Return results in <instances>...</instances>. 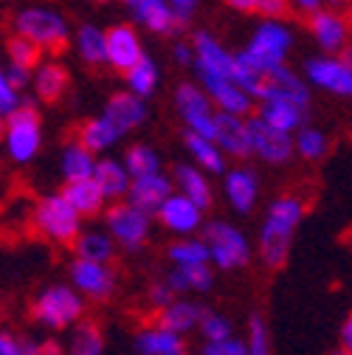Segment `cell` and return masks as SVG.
I'll return each instance as SVG.
<instances>
[{
	"label": "cell",
	"mask_w": 352,
	"mask_h": 355,
	"mask_svg": "<svg viewBox=\"0 0 352 355\" xmlns=\"http://www.w3.org/2000/svg\"><path fill=\"white\" fill-rule=\"evenodd\" d=\"M304 217V203L293 195L276 198L262 220L259 229V257L268 268H282L290 257V245H293V234Z\"/></svg>",
	"instance_id": "1"
},
{
	"label": "cell",
	"mask_w": 352,
	"mask_h": 355,
	"mask_svg": "<svg viewBox=\"0 0 352 355\" xmlns=\"http://www.w3.org/2000/svg\"><path fill=\"white\" fill-rule=\"evenodd\" d=\"M31 220L39 234H46L49 240L62 243V245H68V243L73 245V240L82 234V214L73 209V203L62 192L39 198Z\"/></svg>",
	"instance_id": "2"
},
{
	"label": "cell",
	"mask_w": 352,
	"mask_h": 355,
	"mask_svg": "<svg viewBox=\"0 0 352 355\" xmlns=\"http://www.w3.org/2000/svg\"><path fill=\"white\" fill-rule=\"evenodd\" d=\"M82 310H85V302H82L76 288L51 285L34 299L31 316L46 330H65V327H73L82 319Z\"/></svg>",
	"instance_id": "3"
},
{
	"label": "cell",
	"mask_w": 352,
	"mask_h": 355,
	"mask_svg": "<svg viewBox=\"0 0 352 355\" xmlns=\"http://www.w3.org/2000/svg\"><path fill=\"white\" fill-rule=\"evenodd\" d=\"M203 240L209 245L211 262L220 271H237L251 259V245L245 234L237 226L226 223V220H209V223H203Z\"/></svg>",
	"instance_id": "4"
},
{
	"label": "cell",
	"mask_w": 352,
	"mask_h": 355,
	"mask_svg": "<svg viewBox=\"0 0 352 355\" xmlns=\"http://www.w3.org/2000/svg\"><path fill=\"white\" fill-rule=\"evenodd\" d=\"M293 46V34L290 28H285L279 20H268L262 23L254 34V40L248 42V49L243 51L262 73H268L279 65H285V57Z\"/></svg>",
	"instance_id": "5"
},
{
	"label": "cell",
	"mask_w": 352,
	"mask_h": 355,
	"mask_svg": "<svg viewBox=\"0 0 352 355\" xmlns=\"http://www.w3.org/2000/svg\"><path fill=\"white\" fill-rule=\"evenodd\" d=\"M105 223H107V232L116 237V243L124 251H139L150 237V214L141 211L139 206H133L130 200L113 203L105 211Z\"/></svg>",
	"instance_id": "6"
},
{
	"label": "cell",
	"mask_w": 352,
	"mask_h": 355,
	"mask_svg": "<svg viewBox=\"0 0 352 355\" xmlns=\"http://www.w3.org/2000/svg\"><path fill=\"white\" fill-rule=\"evenodd\" d=\"M307 82L319 91H327L341 99H352V62L341 54H324L304 62Z\"/></svg>",
	"instance_id": "7"
},
{
	"label": "cell",
	"mask_w": 352,
	"mask_h": 355,
	"mask_svg": "<svg viewBox=\"0 0 352 355\" xmlns=\"http://www.w3.org/2000/svg\"><path fill=\"white\" fill-rule=\"evenodd\" d=\"M6 144H9V155L17 164H26L37 155V150H39V113H37L34 102H23L9 116Z\"/></svg>",
	"instance_id": "8"
},
{
	"label": "cell",
	"mask_w": 352,
	"mask_h": 355,
	"mask_svg": "<svg viewBox=\"0 0 352 355\" xmlns=\"http://www.w3.org/2000/svg\"><path fill=\"white\" fill-rule=\"evenodd\" d=\"M248 132H251V144H254V155L265 164H288L296 153V139L290 132H282L276 127H271L259 113L248 116Z\"/></svg>",
	"instance_id": "9"
},
{
	"label": "cell",
	"mask_w": 352,
	"mask_h": 355,
	"mask_svg": "<svg viewBox=\"0 0 352 355\" xmlns=\"http://www.w3.org/2000/svg\"><path fill=\"white\" fill-rule=\"evenodd\" d=\"M17 31L26 34L28 40H34L42 51L51 54H62L68 49V31L65 23L54 15V12H39V9H28L17 17Z\"/></svg>",
	"instance_id": "10"
},
{
	"label": "cell",
	"mask_w": 352,
	"mask_h": 355,
	"mask_svg": "<svg viewBox=\"0 0 352 355\" xmlns=\"http://www.w3.org/2000/svg\"><path fill=\"white\" fill-rule=\"evenodd\" d=\"M307 28L324 54H344V49L352 42V20L338 9H319L307 15Z\"/></svg>",
	"instance_id": "11"
},
{
	"label": "cell",
	"mask_w": 352,
	"mask_h": 355,
	"mask_svg": "<svg viewBox=\"0 0 352 355\" xmlns=\"http://www.w3.org/2000/svg\"><path fill=\"white\" fill-rule=\"evenodd\" d=\"M175 105H178V113L192 132H200L206 139L217 136V113L211 110L214 102L197 85H181L175 94Z\"/></svg>",
	"instance_id": "12"
},
{
	"label": "cell",
	"mask_w": 352,
	"mask_h": 355,
	"mask_svg": "<svg viewBox=\"0 0 352 355\" xmlns=\"http://www.w3.org/2000/svg\"><path fill=\"white\" fill-rule=\"evenodd\" d=\"M197 76L203 82V91L211 96V102L220 110H229V113H237V116H248L254 110V96L245 91L243 85H237L231 76L209 71V68H197Z\"/></svg>",
	"instance_id": "13"
},
{
	"label": "cell",
	"mask_w": 352,
	"mask_h": 355,
	"mask_svg": "<svg viewBox=\"0 0 352 355\" xmlns=\"http://www.w3.org/2000/svg\"><path fill=\"white\" fill-rule=\"evenodd\" d=\"M203 211L192 198H186L184 192L178 195H169L164 200V206L158 209V220H161V226L169 229L172 234H178V237H189L195 234L197 229H203Z\"/></svg>",
	"instance_id": "14"
},
{
	"label": "cell",
	"mask_w": 352,
	"mask_h": 355,
	"mask_svg": "<svg viewBox=\"0 0 352 355\" xmlns=\"http://www.w3.org/2000/svg\"><path fill=\"white\" fill-rule=\"evenodd\" d=\"M71 282L79 293L91 299H110L116 291V274L107 268V262H94V259H73L71 265Z\"/></svg>",
	"instance_id": "15"
},
{
	"label": "cell",
	"mask_w": 352,
	"mask_h": 355,
	"mask_svg": "<svg viewBox=\"0 0 352 355\" xmlns=\"http://www.w3.org/2000/svg\"><path fill=\"white\" fill-rule=\"evenodd\" d=\"M256 99L259 102L262 99H285V102H296V105L310 107V85L304 79H299L293 71H288L285 65H279V68L265 73Z\"/></svg>",
	"instance_id": "16"
},
{
	"label": "cell",
	"mask_w": 352,
	"mask_h": 355,
	"mask_svg": "<svg viewBox=\"0 0 352 355\" xmlns=\"http://www.w3.org/2000/svg\"><path fill=\"white\" fill-rule=\"evenodd\" d=\"M214 141L223 147L226 155L234 158H248L254 155V144H251V132H248V119L229 113V110H220L217 113V136Z\"/></svg>",
	"instance_id": "17"
},
{
	"label": "cell",
	"mask_w": 352,
	"mask_h": 355,
	"mask_svg": "<svg viewBox=\"0 0 352 355\" xmlns=\"http://www.w3.org/2000/svg\"><path fill=\"white\" fill-rule=\"evenodd\" d=\"M105 37H107V62H110L116 71L127 73L130 68H133V65L144 57V54H141L139 34H136V28H133V26L118 23V26L107 28V31H105Z\"/></svg>",
	"instance_id": "18"
},
{
	"label": "cell",
	"mask_w": 352,
	"mask_h": 355,
	"mask_svg": "<svg viewBox=\"0 0 352 355\" xmlns=\"http://www.w3.org/2000/svg\"><path fill=\"white\" fill-rule=\"evenodd\" d=\"M169 195H172V181L161 172H152L144 178H133V187L127 192V200L147 214H158V209L164 206V200Z\"/></svg>",
	"instance_id": "19"
},
{
	"label": "cell",
	"mask_w": 352,
	"mask_h": 355,
	"mask_svg": "<svg viewBox=\"0 0 352 355\" xmlns=\"http://www.w3.org/2000/svg\"><path fill=\"white\" fill-rule=\"evenodd\" d=\"M256 198H259V178L254 169L237 166V169L226 172V200L231 203L234 211L248 214L254 209Z\"/></svg>",
	"instance_id": "20"
},
{
	"label": "cell",
	"mask_w": 352,
	"mask_h": 355,
	"mask_svg": "<svg viewBox=\"0 0 352 355\" xmlns=\"http://www.w3.org/2000/svg\"><path fill=\"white\" fill-rule=\"evenodd\" d=\"M144 96L139 94H113L107 99V107H105V119H110L116 124V130L121 132H130V130H136L144 119H147V105L141 102Z\"/></svg>",
	"instance_id": "21"
},
{
	"label": "cell",
	"mask_w": 352,
	"mask_h": 355,
	"mask_svg": "<svg viewBox=\"0 0 352 355\" xmlns=\"http://www.w3.org/2000/svg\"><path fill=\"white\" fill-rule=\"evenodd\" d=\"M256 113L265 119L271 127H276L282 132H290L293 136V132H299L307 124V113H310V107L296 105V102H285V99H262Z\"/></svg>",
	"instance_id": "22"
},
{
	"label": "cell",
	"mask_w": 352,
	"mask_h": 355,
	"mask_svg": "<svg viewBox=\"0 0 352 355\" xmlns=\"http://www.w3.org/2000/svg\"><path fill=\"white\" fill-rule=\"evenodd\" d=\"M209 313V307L189 302V299H175L172 304H166L164 310H158V324L172 330V333H189L195 327H200L203 316Z\"/></svg>",
	"instance_id": "23"
},
{
	"label": "cell",
	"mask_w": 352,
	"mask_h": 355,
	"mask_svg": "<svg viewBox=\"0 0 352 355\" xmlns=\"http://www.w3.org/2000/svg\"><path fill=\"white\" fill-rule=\"evenodd\" d=\"M136 355H189L181 333H172L166 327H147L133 341Z\"/></svg>",
	"instance_id": "24"
},
{
	"label": "cell",
	"mask_w": 352,
	"mask_h": 355,
	"mask_svg": "<svg viewBox=\"0 0 352 355\" xmlns=\"http://www.w3.org/2000/svg\"><path fill=\"white\" fill-rule=\"evenodd\" d=\"M195 62L197 68H209L234 79V54H229L211 34H195Z\"/></svg>",
	"instance_id": "25"
},
{
	"label": "cell",
	"mask_w": 352,
	"mask_h": 355,
	"mask_svg": "<svg viewBox=\"0 0 352 355\" xmlns=\"http://www.w3.org/2000/svg\"><path fill=\"white\" fill-rule=\"evenodd\" d=\"M62 195L73 203V209L82 217H96L105 209V200H107L94 178H85V181H65Z\"/></svg>",
	"instance_id": "26"
},
{
	"label": "cell",
	"mask_w": 352,
	"mask_h": 355,
	"mask_svg": "<svg viewBox=\"0 0 352 355\" xmlns=\"http://www.w3.org/2000/svg\"><path fill=\"white\" fill-rule=\"evenodd\" d=\"M94 181L99 184V189L105 192L107 200H118V198H127L130 187H133V175H130V169L124 164L105 158V161L96 164Z\"/></svg>",
	"instance_id": "27"
},
{
	"label": "cell",
	"mask_w": 352,
	"mask_h": 355,
	"mask_svg": "<svg viewBox=\"0 0 352 355\" xmlns=\"http://www.w3.org/2000/svg\"><path fill=\"white\" fill-rule=\"evenodd\" d=\"M166 282L175 288V293H186V291H209L214 282L211 265L209 262H195V265H175L166 274Z\"/></svg>",
	"instance_id": "28"
},
{
	"label": "cell",
	"mask_w": 352,
	"mask_h": 355,
	"mask_svg": "<svg viewBox=\"0 0 352 355\" xmlns=\"http://www.w3.org/2000/svg\"><path fill=\"white\" fill-rule=\"evenodd\" d=\"M184 141H186V150L192 153V158L197 161L200 169H206L211 175H223L226 172V153L214 139H206V136H200V132L189 130Z\"/></svg>",
	"instance_id": "29"
},
{
	"label": "cell",
	"mask_w": 352,
	"mask_h": 355,
	"mask_svg": "<svg viewBox=\"0 0 352 355\" xmlns=\"http://www.w3.org/2000/svg\"><path fill=\"white\" fill-rule=\"evenodd\" d=\"M68 82H71V73L68 68H62L60 62H49L37 68V79H34V87H37V96L46 102V105H54L62 99V94L68 91Z\"/></svg>",
	"instance_id": "30"
},
{
	"label": "cell",
	"mask_w": 352,
	"mask_h": 355,
	"mask_svg": "<svg viewBox=\"0 0 352 355\" xmlns=\"http://www.w3.org/2000/svg\"><path fill=\"white\" fill-rule=\"evenodd\" d=\"M203 172L206 169L181 164V166H175V184H178V189L186 198H192L200 209H209L211 206V184H209V178Z\"/></svg>",
	"instance_id": "31"
},
{
	"label": "cell",
	"mask_w": 352,
	"mask_h": 355,
	"mask_svg": "<svg viewBox=\"0 0 352 355\" xmlns=\"http://www.w3.org/2000/svg\"><path fill=\"white\" fill-rule=\"evenodd\" d=\"M121 139V132L116 130V124L110 119H87L79 127V144H85L91 153H105L107 147H113Z\"/></svg>",
	"instance_id": "32"
},
{
	"label": "cell",
	"mask_w": 352,
	"mask_h": 355,
	"mask_svg": "<svg viewBox=\"0 0 352 355\" xmlns=\"http://www.w3.org/2000/svg\"><path fill=\"white\" fill-rule=\"evenodd\" d=\"M116 237L105 232H82L73 240V251L79 259H94V262H110L116 257Z\"/></svg>",
	"instance_id": "33"
},
{
	"label": "cell",
	"mask_w": 352,
	"mask_h": 355,
	"mask_svg": "<svg viewBox=\"0 0 352 355\" xmlns=\"http://www.w3.org/2000/svg\"><path fill=\"white\" fill-rule=\"evenodd\" d=\"M96 164L94 161V153L87 150L85 144H68L65 153H62V175L65 181H85V178H94L96 172Z\"/></svg>",
	"instance_id": "34"
},
{
	"label": "cell",
	"mask_w": 352,
	"mask_h": 355,
	"mask_svg": "<svg viewBox=\"0 0 352 355\" xmlns=\"http://www.w3.org/2000/svg\"><path fill=\"white\" fill-rule=\"evenodd\" d=\"M68 355H105V338L96 322H76Z\"/></svg>",
	"instance_id": "35"
},
{
	"label": "cell",
	"mask_w": 352,
	"mask_h": 355,
	"mask_svg": "<svg viewBox=\"0 0 352 355\" xmlns=\"http://www.w3.org/2000/svg\"><path fill=\"white\" fill-rule=\"evenodd\" d=\"M79 51L87 65H102L107 62V37L105 31L94 26H82L79 28Z\"/></svg>",
	"instance_id": "36"
},
{
	"label": "cell",
	"mask_w": 352,
	"mask_h": 355,
	"mask_svg": "<svg viewBox=\"0 0 352 355\" xmlns=\"http://www.w3.org/2000/svg\"><path fill=\"white\" fill-rule=\"evenodd\" d=\"M169 259L175 265H195V262H211V254L203 237H184L169 245Z\"/></svg>",
	"instance_id": "37"
},
{
	"label": "cell",
	"mask_w": 352,
	"mask_h": 355,
	"mask_svg": "<svg viewBox=\"0 0 352 355\" xmlns=\"http://www.w3.org/2000/svg\"><path fill=\"white\" fill-rule=\"evenodd\" d=\"M124 166L130 169V175H133V178H144V175L161 172V161H158L155 150L147 147V144L127 147V153H124Z\"/></svg>",
	"instance_id": "38"
},
{
	"label": "cell",
	"mask_w": 352,
	"mask_h": 355,
	"mask_svg": "<svg viewBox=\"0 0 352 355\" xmlns=\"http://www.w3.org/2000/svg\"><path fill=\"white\" fill-rule=\"evenodd\" d=\"M296 155H301L304 161H319L327 155V136L322 130L304 124L296 132Z\"/></svg>",
	"instance_id": "39"
},
{
	"label": "cell",
	"mask_w": 352,
	"mask_h": 355,
	"mask_svg": "<svg viewBox=\"0 0 352 355\" xmlns=\"http://www.w3.org/2000/svg\"><path fill=\"white\" fill-rule=\"evenodd\" d=\"M155 82H158V71L152 65L150 57H141L133 68L127 71V85H130V91L139 94V96H150L155 91Z\"/></svg>",
	"instance_id": "40"
},
{
	"label": "cell",
	"mask_w": 352,
	"mask_h": 355,
	"mask_svg": "<svg viewBox=\"0 0 352 355\" xmlns=\"http://www.w3.org/2000/svg\"><path fill=\"white\" fill-rule=\"evenodd\" d=\"M6 49H9V57H12L15 65H23V68H28V71L39 65V54H42V49L37 46L34 40H28L26 34L17 31V34L9 40V46H6Z\"/></svg>",
	"instance_id": "41"
},
{
	"label": "cell",
	"mask_w": 352,
	"mask_h": 355,
	"mask_svg": "<svg viewBox=\"0 0 352 355\" xmlns=\"http://www.w3.org/2000/svg\"><path fill=\"white\" fill-rule=\"evenodd\" d=\"M248 355H271V333L259 316L248 322Z\"/></svg>",
	"instance_id": "42"
},
{
	"label": "cell",
	"mask_w": 352,
	"mask_h": 355,
	"mask_svg": "<svg viewBox=\"0 0 352 355\" xmlns=\"http://www.w3.org/2000/svg\"><path fill=\"white\" fill-rule=\"evenodd\" d=\"M197 330L203 333V341H223V338H231V322H229L226 316H220V313H211V310L203 316V322H200Z\"/></svg>",
	"instance_id": "43"
},
{
	"label": "cell",
	"mask_w": 352,
	"mask_h": 355,
	"mask_svg": "<svg viewBox=\"0 0 352 355\" xmlns=\"http://www.w3.org/2000/svg\"><path fill=\"white\" fill-rule=\"evenodd\" d=\"M197 355H248V344L237 341L234 336L223 341H206Z\"/></svg>",
	"instance_id": "44"
},
{
	"label": "cell",
	"mask_w": 352,
	"mask_h": 355,
	"mask_svg": "<svg viewBox=\"0 0 352 355\" xmlns=\"http://www.w3.org/2000/svg\"><path fill=\"white\" fill-rule=\"evenodd\" d=\"M17 107H20L17 87L9 82L6 71H0V113H3V116H12Z\"/></svg>",
	"instance_id": "45"
},
{
	"label": "cell",
	"mask_w": 352,
	"mask_h": 355,
	"mask_svg": "<svg viewBox=\"0 0 352 355\" xmlns=\"http://www.w3.org/2000/svg\"><path fill=\"white\" fill-rule=\"evenodd\" d=\"M23 349H26V355H65L62 344L54 341V338H46V341L26 338V341H23Z\"/></svg>",
	"instance_id": "46"
},
{
	"label": "cell",
	"mask_w": 352,
	"mask_h": 355,
	"mask_svg": "<svg viewBox=\"0 0 352 355\" xmlns=\"http://www.w3.org/2000/svg\"><path fill=\"white\" fill-rule=\"evenodd\" d=\"M175 299H178V293H175V288L164 279V282H155L152 288H150V304L152 307H158V310H164L166 304H172Z\"/></svg>",
	"instance_id": "47"
},
{
	"label": "cell",
	"mask_w": 352,
	"mask_h": 355,
	"mask_svg": "<svg viewBox=\"0 0 352 355\" xmlns=\"http://www.w3.org/2000/svg\"><path fill=\"white\" fill-rule=\"evenodd\" d=\"M290 6H293V0H259V15L262 17H271V20H276V17H288L290 15Z\"/></svg>",
	"instance_id": "48"
},
{
	"label": "cell",
	"mask_w": 352,
	"mask_h": 355,
	"mask_svg": "<svg viewBox=\"0 0 352 355\" xmlns=\"http://www.w3.org/2000/svg\"><path fill=\"white\" fill-rule=\"evenodd\" d=\"M0 355H26L23 341H17L9 330H0Z\"/></svg>",
	"instance_id": "49"
},
{
	"label": "cell",
	"mask_w": 352,
	"mask_h": 355,
	"mask_svg": "<svg viewBox=\"0 0 352 355\" xmlns=\"http://www.w3.org/2000/svg\"><path fill=\"white\" fill-rule=\"evenodd\" d=\"M6 76H9V82L17 87V91L28 85V68H23V65H15V62H12V68L6 71Z\"/></svg>",
	"instance_id": "50"
},
{
	"label": "cell",
	"mask_w": 352,
	"mask_h": 355,
	"mask_svg": "<svg viewBox=\"0 0 352 355\" xmlns=\"http://www.w3.org/2000/svg\"><path fill=\"white\" fill-rule=\"evenodd\" d=\"M324 3H327V0H293V6H296L301 15H313V12L324 9Z\"/></svg>",
	"instance_id": "51"
},
{
	"label": "cell",
	"mask_w": 352,
	"mask_h": 355,
	"mask_svg": "<svg viewBox=\"0 0 352 355\" xmlns=\"http://www.w3.org/2000/svg\"><path fill=\"white\" fill-rule=\"evenodd\" d=\"M341 347L352 355V313L346 316V322L341 324Z\"/></svg>",
	"instance_id": "52"
},
{
	"label": "cell",
	"mask_w": 352,
	"mask_h": 355,
	"mask_svg": "<svg viewBox=\"0 0 352 355\" xmlns=\"http://www.w3.org/2000/svg\"><path fill=\"white\" fill-rule=\"evenodd\" d=\"M226 3L237 12H256L259 9V0H226Z\"/></svg>",
	"instance_id": "53"
},
{
	"label": "cell",
	"mask_w": 352,
	"mask_h": 355,
	"mask_svg": "<svg viewBox=\"0 0 352 355\" xmlns=\"http://www.w3.org/2000/svg\"><path fill=\"white\" fill-rule=\"evenodd\" d=\"M169 3L175 6V12H178V15H189L192 9H195V3H197V0H169Z\"/></svg>",
	"instance_id": "54"
},
{
	"label": "cell",
	"mask_w": 352,
	"mask_h": 355,
	"mask_svg": "<svg viewBox=\"0 0 352 355\" xmlns=\"http://www.w3.org/2000/svg\"><path fill=\"white\" fill-rule=\"evenodd\" d=\"M124 3H130V6H133V12L141 17V15H144V12H147V9L155 3V0H124Z\"/></svg>",
	"instance_id": "55"
},
{
	"label": "cell",
	"mask_w": 352,
	"mask_h": 355,
	"mask_svg": "<svg viewBox=\"0 0 352 355\" xmlns=\"http://www.w3.org/2000/svg\"><path fill=\"white\" fill-rule=\"evenodd\" d=\"M175 57H178V62H184V65H186V62H195V60H192V51H189L186 46H178V49H175Z\"/></svg>",
	"instance_id": "56"
},
{
	"label": "cell",
	"mask_w": 352,
	"mask_h": 355,
	"mask_svg": "<svg viewBox=\"0 0 352 355\" xmlns=\"http://www.w3.org/2000/svg\"><path fill=\"white\" fill-rule=\"evenodd\" d=\"M6 130H9V116L0 113V139H6Z\"/></svg>",
	"instance_id": "57"
},
{
	"label": "cell",
	"mask_w": 352,
	"mask_h": 355,
	"mask_svg": "<svg viewBox=\"0 0 352 355\" xmlns=\"http://www.w3.org/2000/svg\"><path fill=\"white\" fill-rule=\"evenodd\" d=\"M341 57H346V60H349V62H352V42H349V46H346V49H344V54H341Z\"/></svg>",
	"instance_id": "58"
},
{
	"label": "cell",
	"mask_w": 352,
	"mask_h": 355,
	"mask_svg": "<svg viewBox=\"0 0 352 355\" xmlns=\"http://www.w3.org/2000/svg\"><path fill=\"white\" fill-rule=\"evenodd\" d=\"M330 355H349V352H346V349H344V347H338V349H333V352H330Z\"/></svg>",
	"instance_id": "59"
},
{
	"label": "cell",
	"mask_w": 352,
	"mask_h": 355,
	"mask_svg": "<svg viewBox=\"0 0 352 355\" xmlns=\"http://www.w3.org/2000/svg\"><path fill=\"white\" fill-rule=\"evenodd\" d=\"M99 3H105V0H99Z\"/></svg>",
	"instance_id": "60"
}]
</instances>
